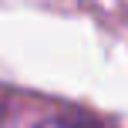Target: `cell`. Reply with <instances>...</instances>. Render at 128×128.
Instances as JSON below:
<instances>
[{"mask_svg":"<svg viewBox=\"0 0 128 128\" xmlns=\"http://www.w3.org/2000/svg\"><path fill=\"white\" fill-rule=\"evenodd\" d=\"M37 128H101V125L91 122V118H81V115H54L47 122H40Z\"/></svg>","mask_w":128,"mask_h":128,"instance_id":"cell-1","label":"cell"}]
</instances>
